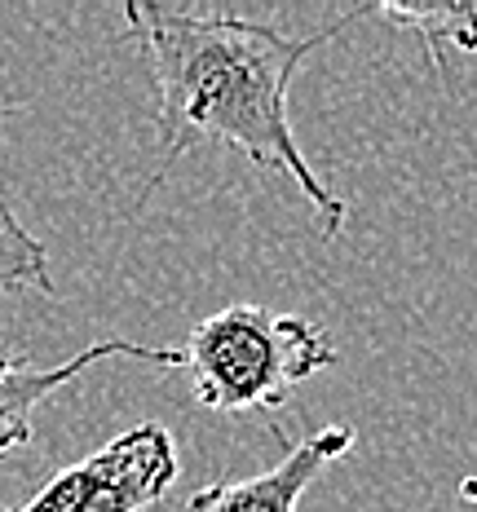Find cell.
<instances>
[{
	"instance_id": "obj_3",
	"label": "cell",
	"mask_w": 477,
	"mask_h": 512,
	"mask_svg": "<svg viewBox=\"0 0 477 512\" xmlns=\"http://www.w3.org/2000/svg\"><path fill=\"white\" fill-rule=\"evenodd\" d=\"M177 482V442L164 424H133L102 451L62 468L23 508L0 512H146Z\"/></svg>"
},
{
	"instance_id": "obj_2",
	"label": "cell",
	"mask_w": 477,
	"mask_h": 512,
	"mask_svg": "<svg viewBox=\"0 0 477 512\" xmlns=\"http://www.w3.org/2000/svg\"><path fill=\"white\" fill-rule=\"evenodd\" d=\"M195 402L208 411H279L296 384L336 362V345L310 318L265 305H230L190 327L182 349Z\"/></svg>"
},
{
	"instance_id": "obj_6",
	"label": "cell",
	"mask_w": 477,
	"mask_h": 512,
	"mask_svg": "<svg viewBox=\"0 0 477 512\" xmlns=\"http://www.w3.org/2000/svg\"><path fill=\"white\" fill-rule=\"evenodd\" d=\"M358 18H385L394 27H411L429 49V67L442 71V49L477 53V5H367L354 9Z\"/></svg>"
},
{
	"instance_id": "obj_7",
	"label": "cell",
	"mask_w": 477,
	"mask_h": 512,
	"mask_svg": "<svg viewBox=\"0 0 477 512\" xmlns=\"http://www.w3.org/2000/svg\"><path fill=\"white\" fill-rule=\"evenodd\" d=\"M9 292H45L53 296L49 252L14 212L5 181H0V296Z\"/></svg>"
},
{
	"instance_id": "obj_4",
	"label": "cell",
	"mask_w": 477,
	"mask_h": 512,
	"mask_svg": "<svg viewBox=\"0 0 477 512\" xmlns=\"http://www.w3.org/2000/svg\"><path fill=\"white\" fill-rule=\"evenodd\" d=\"M102 358H137L151 367H186L182 349H155L137 345V340H98V345L80 349L76 358L58 362V367H31V362L0 354V460L9 451H23L31 442V415L40 402H49L58 389H67L80 371H89Z\"/></svg>"
},
{
	"instance_id": "obj_1",
	"label": "cell",
	"mask_w": 477,
	"mask_h": 512,
	"mask_svg": "<svg viewBox=\"0 0 477 512\" xmlns=\"http://www.w3.org/2000/svg\"><path fill=\"white\" fill-rule=\"evenodd\" d=\"M124 23H129V36L142 49L159 93V164L142 199L195 142H221L248 155L252 164L288 177L314 204L323 239H336L345 230V199H336L318 181L310 159L296 146L288 89L296 67L318 45L341 36L354 23V14L305 40H292L279 27L252 23L239 14H190V9H168L155 0H129Z\"/></svg>"
},
{
	"instance_id": "obj_5",
	"label": "cell",
	"mask_w": 477,
	"mask_h": 512,
	"mask_svg": "<svg viewBox=\"0 0 477 512\" xmlns=\"http://www.w3.org/2000/svg\"><path fill=\"white\" fill-rule=\"evenodd\" d=\"M349 446H354V429H318L305 442L288 446V455L270 473L243 477V482H212L195 490L186 512H296L301 495L314 486V477L332 460H341Z\"/></svg>"
},
{
	"instance_id": "obj_8",
	"label": "cell",
	"mask_w": 477,
	"mask_h": 512,
	"mask_svg": "<svg viewBox=\"0 0 477 512\" xmlns=\"http://www.w3.org/2000/svg\"><path fill=\"white\" fill-rule=\"evenodd\" d=\"M460 499L477 508V477H464V482H460Z\"/></svg>"
}]
</instances>
